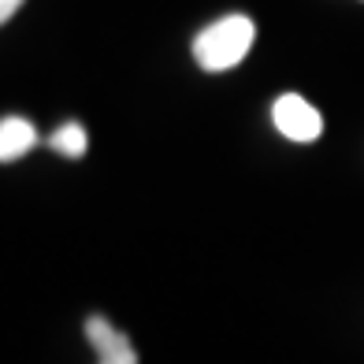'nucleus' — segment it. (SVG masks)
<instances>
[{"mask_svg":"<svg viewBox=\"0 0 364 364\" xmlns=\"http://www.w3.org/2000/svg\"><path fill=\"white\" fill-rule=\"evenodd\" d=\"M86 338H90V346L97 350V357H101L105 364H134L138 360L130 338L123 335V331H115L112 320H105V316H90Z\"/></svg>","mask_w":364,"mask_h":364,"instance_id":"7ed1b4c3","label":"nucleus"},{"mask_svg":"<svg viewBox=\"0 0 364 364\" xmlns=\"http://www.w3.org/2000/svg\"><path fill=\"white\" fill-rule=\"evenodd\" d=\"M272 119L279 127V134L290 138V141H316L323 134V115L297 93L279 97L275 108H272Z\"/></svg>","mask_w":364,"mask_h":364,"instance_id":"f03ea898","label":"nucleus"},{"mask_svg":"<svg viewBox=\"0 0 364 364\" xmlns=\"http://www.w3.org/2000/svg\"><path fill=\"white\" fill-rule=\"evenodd\" d=\"M48 145H53L56 153H63V156H71V160H78V156H86V149H90V138H86V127H82V123H63L60 130H53V138H48Z\"/></svg>","mask_w":364,"mask_h":364,"instance_id":"39448f33","label":"nucleus"},{"mask_svg":"<svg viewBox=\"0 0 364 364\" xmlns=\"http://www.w3.org/2000/svg\"><path fill=\"white\" fill-rule=\"evenodd\" d=\"M253 38H257V30L245 15H227V19L212 23L208 30H201L193 38V60L205 71H230L253 48Z\"/></svg>","mask_w":364,"mask_h":364,"instance_id":"f257e3e1","label":"nucleus"},{"mask_svg":"<svg viewBox=\"0 0 364 364\" xmlns=\"http://www.w3.org/2000/svg\"><path fill=\"white\" fill-rule=\"evenodd\" d=\"M19 8H23V0H0V26H4V23L11 19V15L19 11Z\"/></svg>","mask_w":364,"mask_h":364,"instance_id":"423d86ee","label":"nucleus"},{"mask_svg":"<svg viewBox=\"0 0 364 364\" xmlns=\"http://www.w3.org/2000/svg\"><path fill=\"white\" fill-rule=\"evenodd\" d=\"M34 145H38V130L30 119H23V115L0 119V164H11V160L26 156Z\"/></svg>","mask_w":364,"mask_h":364,"instance_id":"20e7f679","label":"nucleus"}]
</instances>
